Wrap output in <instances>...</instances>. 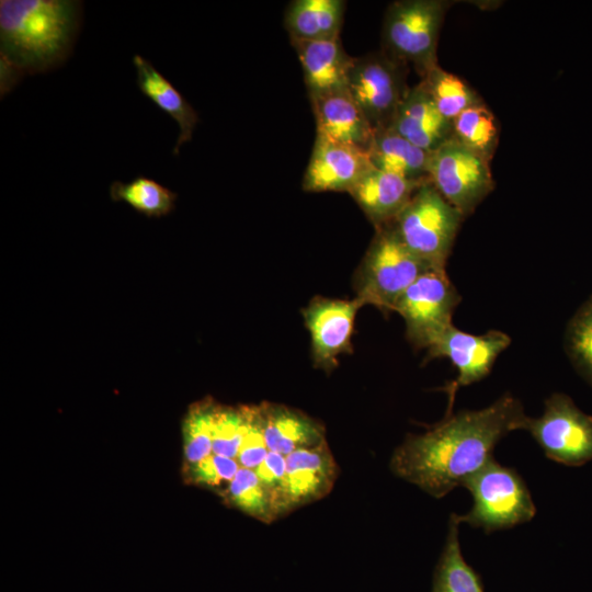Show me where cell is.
Segmentation results:
<instances>
[{
	"mask_svg": "<svg viewBox=\"0 0 592 592\" xmlns=\"http://www.w3.org/2000/svg\"><path fill=\"white\" fill-rule=\"evenodd\" d=\"M430 153L391 128L377 130L367 150L371 164L405 179L428 182Z\"/></svg>",
	"mask_w": 592,
	"mask_h": 592,
	"instance_id": "20",
	"label": "cell"
},
{
	"mask_svg": "<svg viewBox=\"0 0 592 592\" xmlns=\"http://www.w3.org/2000/svg\"><path fill=\"white\" fill-rule=\"evenodd\" d=\"M346 2L343 0H294L284 16L291 42L340 38Z\"/></svg>",
	"mask_w": 592,
	"mask_h": 592,
	"instance_id": "19",
	"label": "cell"
},
{
	"mask_svg": "<svg viewBox=\"0 0 592 592\" xmlns=\"http://www.w3.org/2000/svg\"><path fill=\"white\" fill-rule=\"evenodd\" d=\"M301 65L309 99L346 90L354 57L340 38L291 42Z\"/></svg>",
	"mask_w": 592,
	"mask_h": 592,
	"instance_id": "15",
	"label": "cell"
},
{
	"mask_svg": "<svg viewBox=\"0 0 592 592\" xmlns=\"http://www.w3.org/2000/svg\"><path fill=\"white\" fill-rule=\"evenodd\" d=\"M389 128L428 152L452 138V123L440 113L421 82L409 88Z\"/></svg>",
	"mask_w": 592,
	"mask_h": 592,
	"instance_id": "17",
	"label": "cell"
},
{
	"mask_svg": "<svg viewBox=\"0 0 592 592\" xmlns=\"http://www.w3.org/2000/svg\"><path fill=\"white\" fill-rule=\"evenodd\" d=\"M524 430L556 463L581 466L592 460V418L563 395L550 396L543 414L528 417Z\"/></svg>",
	"mask_w": 592,
	"mask_h": 592,
	"instance_id": "10",
	"label": "cell"
},
{
	"mask_svg": "<svg viewBox=\"0 0 592 592\" xmlns=\"http://www.w3.org/2000/svg\"><path fill=\"white\" fill-rule=\"evenodd\" d=\"M459 300L445 269L433 267L405 291L394 311L403 318L409 341L429 349L453 326L452 316Z\"/></svg>",
	"mask_w": 592,
	"mask_h": 592,
	"instance_id": "8",
	"label": "cell"
},
{
	"mask_svg": "<svg viewBox=\"0 0 592 592\" xmlns=\"http://www.w3.org/2000/svg\"><path fill=\"white\" fill-rule=\"evenodd\" d=\"M570 342L578 360L592 373V311L585 312L574 322Z\"/></svg>",
	"mask_w": 592,
	"mask_h": 592,
	"instance_id": "26",
	"label": "cell"
},
{
	"mask_svg": "<svg viewBox=\"0 0 592 592\" xmlns=\"http://www.w3.org/2000/svg\"><path fill=\"white\" fill-rule=\"evenodd\" d=\"M464 218L429 181L389 225L417 257L433 267L445 269Z\"/></svg>",
	"mask_w": 592,
	"mask_h": 592,
	"instance_id": "4",
	"label": "cell"
},
{
	"mask_svg": "<svg viewBox=\"0 0 592 592\" xmlns=\"http://www.w3.org/2000/svg\"><path fill=\"white\" fill-rule=\"evenodd\" d=\"M429 180L464 217L493 190L490 162L451 138L430 153Z\"/></svg>",
	"mask_w": 592,
	"mask_h": 592,
	"instance_id": "9",
	"label": "cell"
},
{
	"mask_svg": "<svg viewBox=\"0 0 592 592\" xmlns=\"http://www.w3.org/2000/svg\"><path fill=\"white\" fill-rule=\"evenodd\" d=\"M217 403L210 399L191 406L183 422V446L186 467L207 457L212 446L213 417Z\"/></svg>",
	"mask_w": 592,
	"mask_h": 592,
	"instance_id": "25",
	"label": "cell"
},
{
	"mask_svg": "<svg viewBox=\"0 0 592 592\" xmlns=\"http://www.w3.org/2000/svg\"><path fill=\"white\" fill-rule=\"evenodd\" d=\"M360 307L355 298L343 300L317 297L304 309L316 366L329 372L337 366L340 354L351 352V337Z\"/></svg>",
	"mask_w": 592,
	"mask_h": 592,
	"instance_id": "12",
	"label": "cell"
},
{
	"mask_svg": "<svg viewBox=\"0 0 592 592\" xmlns=\"http://www.w3.org/2000/svg\"><path fill=\"white\" fill-rule=\"evenodd\" d=\"M424 183L371 166L348 193L375 228H379L389 225Z\"/></svg>",
	"mask_w": 592,
	"mask_h": 592,
	"instance_id": "14",
	"label": "cell"
},
{
	"mask_svg": "<svg viewBox=\"0 0 592 592\" xmlns=\"http://www.w3.org/2000/svg\"><path fill=\"white\" fill-rule=\"evenodd\" d=\"M114 202L123 201L147 217H162L174 209L177 193L155 179L138 175L129 182L114 181L110 186Z\"/></svg>",
	"mask_w": 592,
	"mask_h": 592,
	"instance_id": "24",
	"label": "cell"
},
{
	"mask_svg": "<svg viewBox=\"0 0 592 592\" xmlns=\"http://www.w3.org/2000/svg\"><path fill=\"white\" fill-rule=\"evenodd\" d=\"M459 524L458 514H452L445 544L435 567L432 592H483L480 577L462 555Z\"/></svg>",
	"mask_w": 592,
	"mask_h": 592,
	"instance_id": "21",
	"label": "cell"
},
{
	"mask_svg": "<svg viewBox=\"0 0 592 592\" xmlns=\"http://www.w3.org/2000/svg\"><path fill=\"white\" fill-rule=\"evenodd\" d=\"M317 136L367 152L375 132L348 89L310 100Z\"/></svg>",
	"mask_w": 592,
	"mask_h": 592,
	"instance_id": "16",
	"label": "cell"
},
{
	"mask_svg": "<svg viewBox=\"0 0 592 592\" xmlns=\"http://www.w3.org/2000/svg\"><path fill=\"white\" fill-rule=\"evenodd\" d=\"M430 269L433 266L411 252L390 225L376 228L356 275L355 299L361 306L394 311L405 291Z\"/></svg>",
	"mask_w": 592,
	"mask_h": 592,
	"instance_id": "3",
	"label": "cell"
},
{
	"mask_svg": "<svg viewBox=\"0 0 592 592\" xmlns=\"http://www.w3.org/2000/svg\"><path fill=\"white\" fill-rule=\"evenodd\" d=\"M451 1L398 0L386 10L383 23V50L411 64L423 77L437 64L441 27Z\"/></svg>",
	"mask_w": 592,
	"mask_h": 592,
	"instance_id": "6",
	"label": "cell"
},
{
	"mask_svg": "<svg viewBox=\"0 0 592 592\" xmlns=\"http://www.w3.org/2000/svg\"><path fill=\"white\" fill-rule=\"evenodd\" d=\"M407 64L385 50L354 57L348 91L374 132L389 128L407 94Z\"/></svg>",
	"mask_w": 592,
	"mask_h": 592,
	"instance_id": "7",
	"label": "cell"
},
{
	"mask_svg": "<svg viewBox=\"0 0 592 592\" xmlns=\"http://www.w3.org/2000/svg\"><path fill=\"white\" fill-rule=\"evenodd\" d=\"M510 342V337L499 330L476 335L454 326L448 328L428 350L430 357H446L457 368L458 376L449 390L451 401L457 387L485 378Z\"/></svg>",
	"mask_w": 592,
	"mask_h": 592,
	"instance_id": "11",
	"label": "cell"
},
{
	"mask_svg": "<svg viewBox=\"0 0 592 592\" xmlns=\"http://www.w3.org/2000/svg\"><path fill=\"white\" fill-rule=\"evenodd\" d=\"M464 487L471 494L473 506L466 514L458 515L460 524L491 533L530 522L536 514L523 478L515 469L499 464L494 458L468 478Z\"/></svg>",
	"mask_w": 592,
	"mask_h": 592,
	"instance_id": "5",
	"label": "cell"
},
{
	"mask_svg": "<svg viewBox=\"0 0 592 592\" xmlns=\"http://www.w3.org/2000/svg\"><path fill=\"white\" fill-rule=\"evenodd\" d=\"M527 418L522 403L508 394L483 409L447 411L445 419L424 433L403 440L391 455L390 469L441 499L491 462L499 441L524 430Z\"/></svg>",
	"mask_w": 592,
	"mask_h": 592,
	"instance_id": "1",
	"label": "cell"
},
{
	"mask_svg": "<svg viewBox=\"0 0 592 592\" xmlns=\"http://www.w3.org/2000/svg\"><path fill=\"white\" fill-rule=\"evenodd\" d=\"M371 166L366 151L316 136L303 189L307 192H349Z\"/></svg>",
	"mask_w": 592,
	"mask_h": 592,
	"instance_id": "13",
	"label": "cell"
},
{
	"mask_svg": "<svg viewBox=\"0 0 592 592\" xmlns=\"http://www.w3.org/2000/svg\"><path fill=\"white\" fill-rule=\"evenodd\" d=\"M82 19L77 0L0 1V92L25 75L44 73L70 56Z\"/></svg>",
	"mask_w": 592,
	"mask_h": 592,
	"instance_id": "2",
	"label": "cell"
},
{
	"mask_svg": "<svg viewBox=\"0 0 592 592\" xmlns=\"http://www.w3.org/2000/svg\"><path fill=\"white\" fill-rule=\"evenodd\" d=\"M133 64L136 69V82L141 93L179 125L180 134L173 149V155L178 156L181 146L192 139L193 132L200 122L198 113L149 60L136 54L133 57Z\"/></svg>",
	"mask_w": 592,
	"mask_h": 592,
	"instance_id": "18",
	"label": "cell"
},
{
	"mask_svg": "<svg viewBox=\"0 0 592 592\" xmlns=\"http://www.w3.org/2000/svg\"><path fill=\"white\" fill-rule=\"evenodd\" d=\"M499 132L498 119L485 102L452 122V138L489 162L498 147Z\"/></svg>",
	"mask_w": 592,
	"mask_h": 592,
	"instance_id": "22",
	"label": "cell"
},
{
	"mask_svg": "<svg viewBox=\"0 0 592 592\" xmlns=\"http://www.w3.org/2000/svg\"><path fill=\"white\" fill-rule=\"evenodd\" d=\"M420 82L440 113L451 123L465 110L483 103L468 83L439 65L421 77Z\"/></svg>",
	"mask_w": 592,
	"mask_h": 592,
	"instance_id": "23",
	"label": "cell"
}]
</instances>
